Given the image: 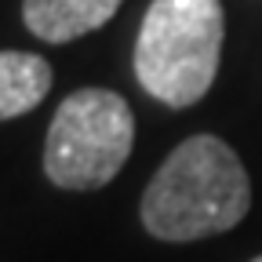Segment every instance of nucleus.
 <instances>
[{
    "label": "nucleus",
    "mask_w": 262,
    "mask_h": 262,
    "mask_svg": "<svg viewBox=\"0 0 262 262\" xmlns=\"http://www.w3.org/2000/svg\"><path fill=\"white\" fill-rule=\"evenodd\" d=\"M124 0H22V22L48 44H70L106 26Z\"/></svg>",
    "instance_id": "nucleus-4"
},
{
    "label": "nucleus",
    "mask_w": 262,
    "mask_h": 262,
    "mask_svg": "<svg viewBox=\"0 0 262 262\" xmlns=\"http://www.w3.org/2000/svg\"><path fill=\"white\" fill-rule=\"evenodd\" d=\"M51 91V66L33 51H0V120L37 110Z\"/></svg>",
    "instance_id": "nucleus-5"
},
{
    "label": "nucleus",
    "mask_w": 262,
    "mask_h": 262,
    "mask_svg": "<svg viewBox=\"0 0 262 262\" xmlns=\"http://www.w3.org/2000/svg\"><path fill=\"white\" fill-rule=\"evenodd\" d=\"M251 262H262V255H258V258H251Z\"/></svg>",
    "instance_id": "nucleus-6"
},
{
    "label": "nucleus",
    "mask_w": 262,
    "mask_h": 262,
    "mask_svg": "<svg viewBox=\"0 0 262 262\" xmlns=\"http://www.w3.org/2000/svg\"><path fill=\"white\" fill-rule=\"evenodd\" d=\"M222 40L219 0H153L135 40V77L164 106H196L215 84Z\"/></svg>",
    "instance_id": "nucleus-2"
},
{
    "label": "nucleus",
    "mask_w": 262,
    "mask_h": 262,
    "mask_svg": "<svg viewBox=\"0 0 262 262\" xmlns=\"http://www.w3.org/2000/svg\"><path fill=\"white\" fill-rule=\"evenodd\" d=\"M135 146V113L106 88H80L62 98L44 139V175L58 189H102L120 175Z\"/></svg>",
    "instance_id": "nucleus-3"
},
{
    "label": "nucleus",
    "mask_w": 262,
    "mask_h": 262,
    "mask_svg": "<svg viewBox=\"0 0 262 262\" xmlns=\"http://www.w3.org/2000/svg\"><path fill=\"white\" fill-rule=\"evenodd\" d=\"M251 208V182L233 146L193 135L171 149L142 193V226L157 241H201L233 229Z\"/></svg>",
    "instance_id": "nucleus-1"
}]
</instances>
